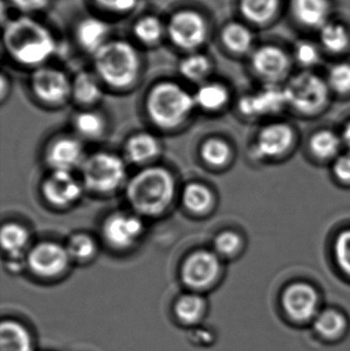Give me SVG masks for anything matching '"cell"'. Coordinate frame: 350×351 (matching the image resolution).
I'll return each mask as SVG.
<instances>
[{"label":"cell","mask_w":350,"mask_h":351,"mask_svg":"<svg viewBox=\"0 0 350 351\" xmlns=\"http://www.w3.org/2000/svg\"><path fill=\"white\" fill-rule=\"evenodd\" d=\"M2 43L14 62L34 69L45 66L57 49L53 32L30 16H18L8 22Z\"/></svg>","instance_id":"obj_1"},{"label":"cell","mask_w":350,"mask_h":351,"mask_svg":"<svg viewBox=\"0 0 350 351\" xmlns=\"http://www.w3.org/2000/svg\"><path fill=\"white\" fill-rule=\"evenodd\" d=\"M125 195L137 214L158 216L172 204L175 195L174 177L162 167L144 169L127 183Z\"/></svg>","instance_id":"obj_2"},{"label":"cell","mask_w":350,"mask_h":351,"mask_svg":"<svg viewBox=\"0 0 350 351\" xmlns=\"http://www.w3.org/2000/svg\"><path fill=\"white\" fill-rule=\"evenodd\" d=\"M95 73L103 84L114 88L133 86L142 69L137 47L123 39H111L94 56Z\"/></svg>","instance_id":"obj_3"},{"label":"cell","mask_w":350,"mask_h":351,"mask_svg":"<svg viewBox=\"0 0 350 351\" xmlns=\"http://www.w3.org/2000/svg\"><path fill=\"white\" fill-rule=\"evenodd\" d=\"M195 106L193 95L173 82L155 84L146 99L150 121L160 129H175L182 125Z\"/></svg>","instance_id":"obj_4"},{"label":"cell","mask_w":350,"mask_h":351,"mask_svg":"<svg viewBox=\"0 0 350 351\" xmlns=\"http://www.w3.org/2000/svg\"><path fill=\"white\" fill-rule=\"evenodd\" d=\"M284 90L288 106L306 114L322 110L332 93L326 78L308 70L293 74L286 82Z\"/></svg>","instance_id":"obj_5"},{"label":"cell","mask_w":350,"mask_h":351,"mask_svg":"<svg viewBox=\"0 0 350 351\" xmlns=\"http://www.w3.org/2000/svg\"><path fill=\"white\" fill-rule=\"evenodd\" d=\"M166 37L180 51H199L209 40V21L193 8L177 10L166 22Z\"/></svg>","instance_id":"obj_6"},{"label":"cell","mask_w":350,"mask_h":351,"mask_svg":"<svg viewBox=\"0 0 350 351\" xmlns=\"http://www.w3.org/2000/svg\"><path fill=\"white\" fill-rule=\"evenodd\" d=\"M84 186L96 193H111L118 189L127 177L125 162L109 152H98L84 160L82 166Z\"/></svg>","instance_id":"obj_7"},{"label":"cell","mask_w":350,"mask_h":351,"mask_svg":"<svg viewBox=\"0 0 350 351\" xmlns=\"http://www.w3.org/2000/svg\"><path fill=\"white\" fill-rule=\"evenodd\" d=\"M253 73L265 84H279L292 76L294 61L291 51L279 43L258 45L249 56Z\"/></svg>","instance_id":"obj_8"},{"label":"cell","mask_w":350,"mask_h":351,"mask_svg":"<svg viewBox=\"0 0 350 351\" xmlns=\"http://www.w3.org/2000/svg\"><path fill=\"white\" fill-rule=\"evenodd\" d=\"M221 274L217 254L207 250L193 252L183 262L180 278L188 292L203 294L215 286Z\"/></svg>","instance_id":"obj_9"},{"label":"cell","mask_w":350,"mask_h":351,"mask_svg":"<svg viewBox=\"0 0 350 351\" xmlns=\"http://www.w3.org/2000/svg\"><path fill=\"white\" fill-rule=\"evenodd\" d=\"M69 254L63 245L53 241H45L35 245L27 255V267L40 278H55L67 269Z\"/></svg>","instance_id":"obj_10"},{"label":"cell","mask_w":350,"mask_h":351,"mask_svg":"<svg viewBox=\"0 0 350 351\" xmlns=\"http://www.w3.org/2000/svg\"><path fill=\"white\" fill-rule=\"evenodd\" d=\"M31 88L35 97L43 103L60 104L72 94V82L65 72L45 65L33 72Z\"/></svg>","instance_id":"obj_11"},{"label":"cell","mask_w":350,"mask_h":351,"mask_svg":"<svg viewBox=\"0 0 350 351\" xmlns=\"http://www.w3.org/2000/svg\"><path fill=\"white\" fill-rule=\"evenodd\" d=\"M144 225L137 215L116 212L107 217L102 233L106 243L115 249H129L143 234Z\"/></svg>","instance_id":"obj_12"},{"label":"cell","mask_w":350,"mask_h":351,"mask_svg":"<svg viewBox=\"0 0 350 351\" xmlns=\"http://www.w3.org/2000/svg\"><path fill=\"white\" fill-rule=\"evenodd\" d=\"M320 298L314 287L306 282H296L286 289L283 294V306L294 321L308 322L318 315Z\"/></svg>","instance_id":"obj_13"},{"label":"cell","mask_w":350,"mask_h":351,"mask_svg":"<svg viewBox=\"0 0 350 351\" xmlns=\"http://www.w3.org/2000/svg\"><path fill=\"white\" fill-rule=\"evenodd\" d=\"M289 12L298 27L318 33L334 18V3L333 0H290Z\"/></svg>","instance_id":"obj_14"},{"label":"cell","mask_w":350,"mask_h":351,"mask_svg":"<svg viewBox=\"0 0 350 351\" xmlns=\"http://www.w3.org/2000/svg\"><path fill=\"white\" fill-rule=\"evenodd\" d=\"M286 106L285 90L279 84H264L258 92L242 97L238 104L240 112L255 117L275 114Z\"/></svg>","instance_id":"obj_15"},{"label":"cell","mask_w":350,"mask_h":351,"mask_svg":"<svg viewBox=\"0 0 350 351\" xmlns=\"http://www.w3.org/2000/svg\"><path fill=\"white\" fill-rule=\"evenodd\" d=\"M294 138L293 130L287 123H271L257 136L255 154L263 160L279 158L293 145Z\"/></svg>","instance_id":"obj_16"},{"label":"cell","mask_w":350,"mask_h":351,"mask_svg":"<svg viewBox=\"0 0 350 351\" xmlns=\"http://www.w3.org/2000/svg\"><path fill=\"white\" fill-rule=\"evenodd\" d=\"M82 193V184L70 172L53 171L42 184L45 199L59 208L73 204L79 199Z\"/></svg>","instance_id":"obj_17"},{"label":"cell","mask_w":350,"mask_h":351,"mask_svg":"<svg viewBox=\"0 0 350 351\" xmlns=\"http://www.w3.org/2000/svg\"><path fill=\"white\" fill-rule=\"evenodd\" d=\"M285 8V0H238L240 20L256 29L273 26Z\"/></svg>","instance_id":"obj_18"},{"label":"cell","mask_w":350,"mask_h":351,"mask_svg":"<svg viewBox=\"0 0 350 351\" xmlns=\"http://www.w3.org/2000/svg\"><path fill=\"white\" fill-rule=\"evenodd\" d=\"M209 313V303L203 294L188 292L181 294L173 303V319L179 327L191 330L203 326Z\"/></svg>","instance_id":"obj_19"},{"label":"cell","mask_w":350,"mask_h":351,"mask_svg":"<svg viewBox=\"0 0 350 351\" xmlns=\"http://www.w3.org/2000/svg\"><path fill=\"white\" fill-rule=\"evenodd\" d=\"M84 148L73 137H60L53 140L45 152V160L53 171L70 172L84 164Z\"/></svg>","instance_id":"obj_20"},{"label":"cell","mask_w":350,"mask_h":351,"mask_svg":"<svg viewBox=\"0 0 350 351\" xmlns=\"http://www.w3.org/2000/svg\"><path fill=\"white\" fill-rule=\"evenodd\" d=\"M220 41L227 53L236 57H248L257 47L255 29L242 20L226 23L220 32Z\"/></svg>","instance_id":"obj_21"},{"label":"cell","mask_w":350,"mask_h":351,"mask_svg":"<svg viewBox=\"0 0 350 351\" xmlns=\"http://www.w3.org/2000/svg\"><path fill=\"white\" fill-rule=\"evenodd\" d=\"M110 34V25L99 16H84L75 27L78 45L92 56L111 40Z\"/></svg>","instance_id":"obj_22"},{"label":"cell","mask_w":350,"mask_h":351,"mask_svg":"<svg viewBox=\"0 0 350 351\" xmlns=\"http://www.w3.org/2000/svg\"><path fill=\"white\" fill-rule=\"evenodd\" d=\"M316 40L325 55L345 59L350 53V26L333 18L318 31Z\"/></svg>","instance_id":"obj_23"},{"label":"cell","mask_w":350,"mask_h":351,"mask_svg":"<svg viewBox=\"0 0 350 351\" xmlns=\"http://www.w3.org/2000/svg\"><path fill=\"white\" fill-rule=\"evenodd\" d=\"M0 351H35L34 335L23 322L3 319L0 323Z\"/></svg>","instance_id":"obj_24"},{"label":"cell","mask_w":350,"mask_h":351,"mask_svg":"<svg viewBox=\"0 0 350 351\" xmlns=\"http://www.w3.org/2000/svg\"><path fill=\"white\" fill-rule=\"evenodd\" d=\"M133 35L145 47H155L166 37V22L155 14H145L133 25Z\"/></svg>","instance_id":"obj_25"},{"label":"cell","mask_w":350,"mask_h":351,"mask_svg":"<svg viewBox=\"0 0 350 351\" xmlns=\"http://www.w3.org/2000/svg\"><path fill=\"white\" fill-rule=\"evenodd\" d=\"M160 143L149 133H139L132 136L125 145V154L129 162L141 165L150 162L158 156Z\"/></svg>","instance_id":"obj_26"},{"label":"cell","mask_w":350,"mask_h":351,"mask_svg":"<svg viewBox=\"0 0 350 351\" xmlns=\"http://www.w3.org/2000/svg\"><path fill=\"white\" fill-rule=\"evenodd\" d=\"M195 105L203 110L217 111L223 108L229 99V92L224 84L216 82H203L193 95Z\"/></svg>","instance_id":"obj_27"},{"label":"cell","mask_w":350,"mask_h":351,"mask_svg":"<svg viewBox=\"0 0 350 351\" xmlns=\"http://www.w3.org/2000/svg\"><path fill=\"white\" fill-rule=\"evenodd\" d=\"M101 80L96 73L82 71L72 82V95L74 98L84 105H92L98 102L103 95Z\"/></svg>","instance_id":"obj_28"},{"label":"cell","mask_w":350,"mask_h":351,"mask_svg":"<svg viewBox=\"0 0 350 351\" xmlns=\"http://www.w3.org/2000/svg\"><path fill=\"white\" fill-rule=\"evenodd\" d=\"M213 70V62L201 51L189 53L179 63V72L185 80L203 84Z\"/></svg>","instance_id":"obj_29"},{"label":"cell","mask_w":350,"mask_h":351,"mask_svg":"<svg viewBox=\"0 0 350 351\" xmlns=\"http://www.w3.org/2000/svg\"><path fill=\"white\" fill-rule=\"evenodd\" d=\"M294 64L302 70L314 71L321 63L325 53L318 40L303 38L296 41L291 51Z\"/></svg>","instance_id":"obj_30"},{"label":"cell","mask_w":350,"mask_h":351,"mask_svg":"<svg viewBox=\"0 0 350 351\" xmlns=\"http://www.w3.org/2000/svg\"><path fill=\"white\" fill-rule=\"evenodd\" d=\"M314 330L322 337L335 339L345 333L347 328V319L342 313L334 309L321 311L314 319Z\"/></svg>","instance_id":"obj_31"},{"label":"cell","mask_w":350,"mask_h":351,"mask_svg":"<svg viewBox=\"0 0 350 351\" xmlns=\"http://www.w3.org/2000/svg\"><path fill=\"white\" fill-rule=\"evenodd\" d=\"M342 143V139L334 132L322 130L310 138V147L316 158L330 160L339 154Z\"/></svg>","instance_id":"obj_32"},{"label":"cell","mask_w":350,"mask_h":351,"mask_svg":"<svg viewBox=\"0 0 350 351\" xmlns=\"http://www.w3.org/2000/svg\"><path fill=\"white\" fill-rule=\"evenodd\" d=\"M182 200L187 210L203 213L213 204V193L209 187L201 183H190L183 190Z\"/></svg>","instance_id":"obj_33"},{"label":"cell","mask_w":350,"mask_h":351,"mask_svg":"<svg viewBox=\"0 0 350 351\" xmlns=\"http://www.w3.org/2000/svg\"><path fill=\"white\" fill-rule=\"evenodd\" d=\"M2 249L8 253L12 254L24 253L29 241V234L26 228L16 223H8L3 225L0 234Z\"/></svg>","instance_id":"obj_34"},{"label":"cell","mask_w":350,"mask_h":351,"mask_svg":"<svg viewBox=\"0 0 350 351\" xmlns=\"http://www.w3.org/2000/svg\"><path fill=\"white\" fill-rule=\"evenodd\" d=\"M327 84L331 92L345 96L350 95V61L339 59L329 68L326 75Z\"/></svg>","instance_id":"obj_35"},{"label":"cell","mask_w":350,"mask_h":351,"mask_svg":"<svg viewBox=\"0 0 350 351\" xmlns=\"http://www.w3.org/2000/svg\"><path fill=\"white\" fill-rule=\"evenodd\" d=\"M201 156L209 166L220 168L229 162L232 149L227 142L219 138H212L201 146Z\"/></svg>","instance_id":"obj_36"},{"label":"cell","mask_w":350,"mask_h":351,"mask_svg":"<svg viewBox=\"0 0 350 351\" xmlns=\"http://www.w3.org/2000/svg\"><path fill=\"white\" fill-rule=\"evenodd\" d=\"M74 128L82 137L95 139L102 135L105 130V123L98 113L86 111L76 115L74 119Z\"/></svg>","instance_id":"obj_37"},{"label":"cell","mask_w":350,"mask_h":351,"mask_svg":"<svg viewBox=\"0 0 350 351\" xmlns=\"http://www.w3.org/2000/svg\"><path fill=\"white\" fill-rule=\"evenodd\" d=\"M70 258L76 260L88 259L96 252V243L86 233L72 235L66 245Z\"/></svg>","instance_id":"obj_38"},{"label":"cell","mask_w":350,"mask_h":351,"mask_svg":"<svg viewBox=\"0 0 350 351\" xmlns=\"http://www.w3.org/2000/svg\"><path fill=\"white\" fill-rule=\"evenodd\" d=\"M242 245V237L234 231L230 230L219 233L214 241L216 252L225 257H229L238 253Z\"/></svg>","instance_id":"obj_39"},{"label":"cell","mask_w":350,"mask_h":351,"mask_svg":"<svg viewBox=\"0 0 350 351\" xmlns=\"http://www.w3.org/2000/svg\"><path fill=\"white\" fill-rule=\"evenodd\" d=\"M334 254L339 268L350 276V229L339 233L335 241Z\"/></svg>","instance_id":"obj_40"},{"label":"cell","mask_w":350,"mask_h":351,"mask_svg":"<svg viewBox=\"0 0 350 351\" xmlns=\"http://www.w3.org/2000/svg\"><path fill=\"white\" fill-rule=\"evenodd\" d=\"M105 12L114 14H125L137 8L139 0H92Z\"/></svg>","instance_id":"obj_41"},{"label":"cell","mask_w":350,"mask_h":351,"mask_svg":"<svg viewBox=\"0 0 350 351\" xmlns=\"http://www.w3.org/2000/svg\"><path fill=\"white\" fill-rule=\"evenodd\" d=\"M188 340L191 344L199 348H208L215 343V334L203 326L188 330Z\"/></svg>","instance_id":"obj_42"},{"label":"cell","mask_w":350,"mask_h":351,"mask_svg":"<svg viewBox=\"0 0 350 351\" xmlns=\"http://www.w3.org/2000/svg\"><path fill=\"white\" fill-rule=\"evenodd\" d=\"M51 1V0H10L16 10L27 14L47 10Z\"/></svg>","instance_id":"obj_43"},{"label":"cell","mask_w":350,"mask_h":351,"mask_svg":"<svg viewBox=\"0 0 350 351\" xmlns=\"http://www.w3.org/2000/svg\"><path fill=\"white\" fill-rule=\"evenodd\" d=\"M333 173L341 182L350 183V154H343L335 160Z\"/></svg>","instance_id":"obj_44"},{"label":"cell","mask_w":350,"mask_h":351,"mask_svg":"<svg viewBox=\"0 0 350 351\" xmlns=\"http://www.w3.org/2000/svg\"><path fill=\"white\" fill-rule=\"evenodd\" d=\"M25 267H27V257L25 253L12 254L8 255L6 268L12 274H20Z\"/></svg>","instance_id":"obj_45"},{"label":"cell","mask_w":350,"mask_h":351,"mask_svg":"<svg viewBox=\"0 0 350 351\" xmlns=\"http://www.w3.org/2000/svg\"><path fill=\"white\" fill-rule=\"evenodd\" d=\"M341 139H342L343 143H345L350 149V121H349V123H347V125H345Z\"/></svg>","instance_id":"obj_46"}]
</instances>
